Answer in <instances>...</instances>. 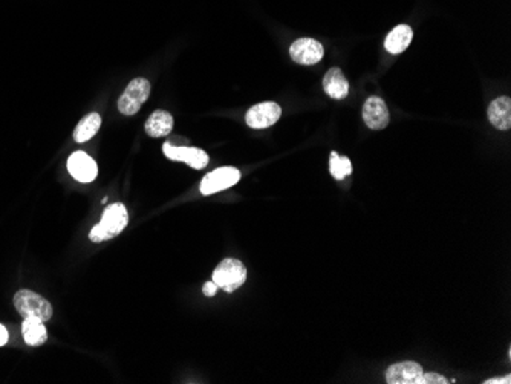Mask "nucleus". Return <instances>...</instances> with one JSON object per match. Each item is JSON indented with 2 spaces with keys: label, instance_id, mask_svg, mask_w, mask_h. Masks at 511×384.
I'll return each instance as SVG.
<instances>
[{
  "label": "nucleus",
  "instance_id": "obj_1",
  "mask_svg": "<svg viewBox=\"0 0 511 384\" xmlns=\"http://www.w3.org/2000/svg\"><path fill=\"white\" fill-rule=\"evenodd\" d=\"M128 222L129 213L126 207L120 202L112 204L104 210L100 222L91 230L89 239L97 244L109 241V239L117 237L128 227Z\"/></svg>",
  "mask_w": 511,
  "mask_h": 384
},
{
  "label": "nucleus",
  "instance_id": "obj_2",
  "mask_svg": "<svg viewBox=\"0 0 511 384\" xmlns=\"http://www.w3.org/2000/svg\"><path fill=\"white\" fill-rule=\"evenodd\" d=\"M247 280L245 265L237 259H224L213 271V282L217 288L224 289L227 293H233L241 288Z\"/></svg>",
  "mask_w": 511,
  "mask_h": 384
},
{
  "label": "nucleus",
  "instance_id": "obj_3",
  "mask_svg": "<svg viewBox=\"0 0 511 384\" xmlns=\"http://www.w3.org/2000/svg\"><path fill=\"white\" fill-rule=\"evenodd\" d=\"M14 306L24 318L36 317L41 321H48L52 317V306L46 299L31 289H20L14 296Z\"/></svg>",
  "mask_w": 511,
  "mask_h": 384
},
{
  "label": "nucleus",
  "instance_id": "obj_4",
  "mask_svg": "<svg viewBox=\"0 0 511 384\" xmlns=\"http://www.w3.org/2000/svg\"><path fill=\"white\" fill-rule=\"evenodd\" d=\"M150 95V83L145 78L132 80L118 100V110L130 117L137 113Z\"/></svg>",
  "mask_w": 511,
  "mask_h": 384
},
{
  "label": "nucleus",
  "instance_id": "obj_5",
  "mask_svg": "<svg viewBox=\"0 0 511 384\" xmlns=\"http://www.w3.org/2000/svg\"><path fill=\"white\" fill-rule=\"evenodd\" d=\"M241 180V172L234 167H221L216 169L212 173H208L204 176V180L201 181L200 190L204 196L208 194H215L217 192H222L230 189V187L236 185Z\"/></svg>",
  "mask_w": 511,
  "mask_h": 384
},
{
  "label": "nucleus",
  "instance_id": "obj_6",
  "mask_svg": "<svg viewBox=\"0 0 511 384\" xmlns=\"http://www.w3.org/2000/svg\"><path fill=\"white\" fill-rule=\"evenodd\" d=\"M162 152L169 160L172 161H180V162H185L189 164L192 169L201 170L204 167H207L208 164V155L197 147H184V146H175L172 142H164L162 146Z\"/></svg>",
  "mask_w": 511,
  "mask_h": 384
},
{
  "label": "nucleus",
  "instance_id": "obj_7",
  "mask_svg": "<svg viewBox=\"0 0 511 384\" xmlns=\"http://www.w3.org/2000/svg\"><path fill=\"white\" fill-rule=\"evenodd\" d=\"M282 109L277 103L267 101L253 106L247 112L245 121L252 129H267L279 121Z\"/></svg>",
  "mask_w": 511,
  "mask_h": 384
},
{
  "label": "nucleus",
  "instance_id": "obj_8",
  "mask_svg": "<svg viewBox=\"0 0 511 384\" xmlns=\"http://www.w3.org/2000/svg\"><path fill=\"white\" fill-rule=\"evenodd\" d=\"M323 46L314 38H299L289 48V56L299 65H316L323 58Z\"/></svg>",
  "mask_w": 511,
  "mask_h": 384
},
{
  "label": "nucleus",
  "instance_id": "obj_9",
  "mask_svg": "<svg viewBox=\"0 0 511 384\" xmlns=\"http://www.w3.org/2000/svg\"><path fill=\"white\" fill-rule=\"evenodd\" d=\"M68 170L72 178L83 184L92 182L98 173L97 162L85 152H76L71 155L68 160Z\"/></svg>",
  "mask_w": 511,
  "mask_h": 384
},
{
  "label": "nucleus",
  "instance_id": "obj_10",
  "mask_svg": "<svg viewBox=\"0 0 511 384\" xmlns=\"http://www.w3.org/2000/svg\"><path fill=\"white\" fill-rule=\"evenodd\" d=\"M364 124L372 130H383L391 121L389 109L380 97H369L363 106Z\"/></svg>",
  "mask_w": 511,
  "mask_h": 384
},
{
  "label": "nucleus",
  "instance_id": "obj_11",
  "mask_svg": "<svg viewBox=\"0 0 511 384\" xmlns=\"http://www.w3.org/2000/svg\"><path fill=\"white\" fill-rule=\"evenodd\" d=\"M423 368L415 361H403L392 365L386 372V381L389 384H421Z\"/></svg>",
  "mask_w": 511,
  "mask_h": 384
},
{
  "label": "nucleus",
  "instance_id": "obj_12",
  "mask_svg": "<svg viewBox=\"0 0 511 384\" xmlns=\"http://www.w3.org/2000/svg\"><path fill=\"white\" fill-rule=\"evenodd\" d=\"M488 120L499 130H508L511 128V100L508 97H499L488 106Z\"/></svg>",
  "mask_w": 511,
  "mask_h": 384
},
{
  "label": "nucleus",
  "instance_id": "obj_13",
  "mask_svg": "<svg viewBox=\"0 0 511 384\" xmlns=\"http://www.w3.org/2000/svg\"><path fill=\"white\" fill-rule=\"evenodd\" d=\"M323 89L334 100H343L348 97L349 83L346 77L343 76L341 69L332 68L326 72L325 78H323Z\"/></svg>",
  "mask_w": 511,
  "mask_h": 384
},
{
  "label": "nucleus",
  "instance_id": "obj_14",
  "mask_svg": "<svg viewBox=\"0 0 511 384\" xmlns=\"http://www.w3.org/2000/svg\"><path fill=\"white\" fill-rule=\"evenodd\" d=\"M413 38V31L408 25L395 26L384 40V48L391 54H401L404 49H408Z\"/></svg>",
  "mask_w": 511,
  "mask_h": 384
},
{
  "label": "nucleus",
  "instance_id": "obj_15",
  "mask_svg": "<svg viewBox=\"0 0 511 384\" xmlns=\"http://www.w3.org/2000/svg\"><path fill=\"white\" fill-rule=\"evenodd\" d=\"M145 132L152 138L167 137L173 129V117L165 110H155L145 121Z\"/></svg>",
  "mask_w": 511,
  "mask_h": 384
},
{
  "label": "nucleus",
  "instance_id": "obj_16",
  "mask_svg": "<svg viewBox=\"0 0 511 384\" xmlns=\"http://www.w3.org/2000/svg\"><path fill=\"white\" fill-rule=\"evenodd\" d=\"M24 340L31 346H40L48 340V331L45 328V321L36 317H26L22 323Z\"/></svg>",
  "mask_w": 511,
  "mask_h": 384
},
{
  "label": "nucleus",
  "instance_id": "obj_17",
  "mask_svg": "<svg viewBox=\"0 0 511 384\" xmlns=\"http://www.w3.org/2000/svg\"><path fill=\"white\" fill-rule=\"evenodd\" d=\"M100 128H101V117L97 112H92L77 124V128L74 130V140L77 142H86L100 130Z\"/></svg>",
  "mask_w": 511,
  "mask_h": 384
},
{
  "label": "nucleus",
  "instance_id": "obj_18",
  "mask_svg": "<svg viewBox=\"0 0 511 384\" xmlns=\"http://www.w3.org/2000/svg\"><path fill=\"white\" fill-rule=\"evenodd\" d=\"M329 170H331V175L334 176V180L341 181V180H345L348 175L352 173V164H351L349 158L339 157L337 152H331Z\"/></svg>",
  "mask_w": 511,
  "mask_h": 384
},
{
  "label": "nucleus",
  "instance_id": "obj_19",
  "mask_svg": "<svg viewBox=\"0 0 511 384\" xmlns=\"http://www.w3.org/2000/svg\"><path fill=\"white\" fill-rule=\"evenodd\" d=\"M447 383H450V381L444 378L443 375H440V373H435V372L423 373V378H421V384H447Z\"/></svg>",
  "mask_w": 511,
  "mask_h": 384
},
{
  "label": "nucleus",
  "instance_id": "obj_20",
  "mask_svg": "<svg viewBox=\"0 0 511 384\" xmlns=\"http://www.w3.org/2000/svg\"><path fill=\"white\" fill-rule=\"evenodd\" d=\"M216 291H217V285L213 282V280H212V282H207V284H204V288H202V293H204V296H207V297H213V296L216 294Z\"/></svg>",
  "mask_w": 511,
  "mask_h": 384
},
{
  "label": "nucleus",
  "instance_id": "obj_21",
  "mask_svg": "<svg viewBox=\"0 0 511 384\" xmlns=\"http://www.w3.org/2000/svg\"><path fill=\"white\" fill-rule=\"evenodd\" d=\"M484 383H485V384H502V383L510 384V383H511V377L507 375V377H499V378H490V380H487V381H484Z\"/></svg>",
  "mask_w": 511,
  "mask_h": 384
},
{
  "label": "nucleus",
  "instance_id": "obj_22",
  "mask_svg": "<svg viewBox=\"0 0 511 384\" xmlns=\"http://www.w3.org/2000/svg\"><path fill=\"white\" fill-rule=\"evenodd\" d=\"M6 341H8V331L2 323H0V346H5Z\"/></svg>",
  "mask_w": 511,
  "mask_h": 384
}]
</instances>
